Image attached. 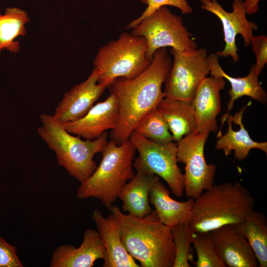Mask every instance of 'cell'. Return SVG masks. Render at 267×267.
<instances>
[{"instance_id":"obj_1","label":"cell","mask_w":267,"mask_h":267,"mask_svg":"<svg viewBox=\"0 0 267 267\" xmlns=\"http://www.w3.org/2000/svg\"><path fill=\"white\" fill-rule=\"evenodd\" d=\"M172 64L166 48L157 49L149 67L132 79L118 78L108 87L117 97L119 117L110 137L117 145L129 139L139 121L165 97L162 87Z\"/></svg>"},{"instance_id":"obj_2","label":"cell","mask_w":267,"mask_h":267,"mask_svg":"<svg viewBox=\"0 0 267 267\" xmlns=\"http://www.w3.org/2000/svg\"><path fill=\"white\" fill-rule=\"evenodd\" d=\"M110 211L119 225L123 245L141 267H173L175 247L171 228L155 211L142 217L124 214L116 205Z\"/></svg>"},{"instance_id":"obj_3","label":"cell","mask_w":267,"mask_h":267,"mask_svg":"<svg viewBox=\"0 0 267 267\" xmlns=\"http://www.w3.org/2000/svg\"><path fill=\"white\" fill-rule=\"evenodd\" d=\"M254 203L250 191L239 182L213 184L194 199L188 224L195 233L239 225L254 210Z\"/></svg>"},{"instance_id":"obj_4","label":"cell","mask_w":267,"mask_h":267,"mask_svg":"<svg viewBox=\"0 0 267 267\" xmlns=\"http://www.w3.org/2000/svg\"><path fill=\"white\" fill-rule=\"evenodd\" d=\"M40 119L42 125L37 133L55 153L58 165L81 183L84 182L97 167L93 157L107 143V132L94 139L84 140L68 132L51 115L42 114Z\"/></svg>"},{"instance_id":"obj_5","label":"cell","mask_w":267,"mask_h":267,"mask_svg":"<svg viewBox=\"0 0 267 267\" xmlns=\"http://www.w3.org/2000/svg\"><path fill=\"white\" fill-rule=\"evenodd\" d=\"M136 151L130 139L120 145L112 139L108 142L99 165L81 183L77 198L97 199L110 210L124 185L135 175L133 162Z\"/></svg>"},{"instance_id":"obj_6","label":"cell","mask_w":267,"mask_h":267,"mask_svg":"<svg viewBox=\"0 0 267 267\" xmlns=\"http://www.w3.org/2000/svg\"><path fill=\"white\" fill-rule=\"evenodd\" d=\"M145 39L132 33H122L117 40L101 46L93 60L99 73L98 82L107 88L116 78L133 79L150 65Z\"/></svg>"},{"instance_id":"obj_7","label":"cell","mask_w":267,"mask_h":267,"mask_svg":"<svg viewBox=\"0 0 267 267\" xmlns=\"http://www.w3.org/2000/svg\"><path fill=\"white\" fill-rule=\"evenodd\" d=\"M132 29V34L145 39L147 46L146 56L150 62L154 52L159 48L171 47L179 51L198 48L182 17L171 12L167 6L156 10Z\"/></svg>"},{"instance_id":"obj_8","label":"cell","mask_w":267,"mask_h":267,"mask_svg":"<svg viewBox=\"0 0 267 267\" xmlns=\"http://www.w3.org/2000/svg\"><path fill=\"white\" fill-rule=\"evenodd\" d=\"M129 139L138 151L133 167L138 173L154 174L163 179L177 197L184 193L183 174L178 165L177 143H158L150 140L134 131Z\"/></svg>"},{"instance_id":"obj_9","label":"cell","mask_w":267,"mask_h":267,"mask_svg":"<svg viewBox=\"0 0 267 267\" xmlns=\"http://www.w3.org/2000/svg\"><path fill=\"white\" fill-rule=\"evenodd\" d=\"M174 60L165 82V97L192 101L202 81L210 73L205 48L179 51L173 48Z\"/></svg>"},{"instance_id":"obj_10","label":"cell","mask_w":267,"mask_h":267,"mask_svg":"<svg viewBox=\"0 0 267 267\" xmlns=\"http://www.w3.org/2000/svg\"><path fill=\"white\" fill-rule=\"evenodd\" d=\"M210 133L196 131L177 142V161L184 164V192L196 198L214 184L216 166L207 163L204 147Z\"/></svg>"},{"instance_id":"obj_11","label":"cell","mask_w":267,"mask_h":267,"mask_svg":"<svg viewBox=\"0 0 267 267\" xmlns=\"http://www.w3.org/2000/svg\"><path fill=\"white\" fill-rule=\"evenodd\" d=\"M201 8L215 15L220 20L224 35L225 46L222 51L216 52L218 57L231 56L234 62L239 60L238 48L236 44L237 35H240L244 45H251L253 31H257L258 25L249 21L243 5V0H233L232 10L228 12L225 10L217 0H200Z\"/></svg>"},{"instance_id":"obj_12","label":"cell","mask_w":267,"mask_h":267,"mask_svg":"<svg viewBox=\"0 0 267 267\" xmlns=\"http://www.w3.org/2000/svg\"><path fill=\"white\" fill-rule=\"evenodd\" d=\"M99 73L94 68L84 82L66 92L52 115L61 124L83 117L93 106L107 87L98 82Z\"/></svg>"},{"instance_id":"obj_13","label":"cell","mask_w":267,"mask_h":267,"mask_svg":"<svg viewBox=\"0 0 267 267\" xmlns=\"http://www.w3.org/2000/svg\"><path fill=\"white\" fill-rule=\"evenodd\" d=\"M119 117L117 97L111 94L104 101L93 105L82 118L62 124L69 133L86 139H94L108 130L114 129Z\"/></svg>"},{"instance_id":"obj_14","label":"cell","mask_w":267,"mask_h":267,"mask_svg":"<svg viewBox=\"0 0 267 267\" xmlns=\"http://www.w3.org/2000/svg\"><path fill=\"white\" fill-rule=\"evenodd\" d=\"M222 77H206L199 84L193 100L196 131L216 133L219 127L216 118L221 110L220 91L225 86Z\"/></svg>"},{"instance_id":"obj_15","label":"cell","mask_w":267,"mask_h":267,"mask_svg":"<svg viewBox=\"0 0 267 267\" xmlns=\"http://www.w3.org/2000/svg\"><path fill=\"white\" fill-rule=\"evenodd\" d=\"M228 267H257V259L237 225L227 224L209 232Z\"/></svg>"},{"instance_id":"obj_16","label":"cell","mask_w":267,"mask_h":267,"mask_svg":"<svg viewBox=\"0 0 267 267\" xmlns=\"http://www.w3.org/2000/svg\"><path fill=\"white\" fill-rule=\"evenodd\" d=\"M105 248L97 230L88 228L79 247L67 244L58 246L53 252L50 267H91L98 259H103Z\"/></svg>"},{"instance_id":"obj_17","label":"cell","mask_w":267,"mask_h":267,"mask_svg":"<svg viewBox=\"0 0 267 267\" xmlns=\"http://www.w3.org/2000/svg\"><path fill=\"white\" fill-rule=\"evenodd\" d=\"M92 219L105 248L103 267H140L123 245L119 225L112 213L105 218L95 210Z\"/></svg>"},{"instance_id":"obj_18","label":"cell","mask_w":267,"mask_h":267,"mask_svg":"<svg viewBox=\"0 0 267 267\" xmlns=\"http://www.w3.org/2000/svg\"><path fill=\"white\" fill-rule=\"evenodd\" d=\"M208 62L211 76L222 77L228 81L231 85V89L228 92L230 99L227 103V111L221 119V128L217 134L218 137L222 134V129L236 100L243 96H247L266 104L267 93L259 83V76L256 74L254 64L251 66L246 76L236 78L228 75L223 70L219 63V57L215 54L208 56Z\"/></svg>"},{"instance_id":"obj_19","label":"cell","mask_w":267,"mask_h":267,"mask_svg":"<svg viewBox=\"0 0 267 267\" xmlns=\"http://www.w3.org/2000/svg\"><path fill=\"white\" fill-rule=\"evenodd\" d=\"M251 103L250 101L233 116L229 114L226 120L227 131L218 137L215 145L216 149L222 150L225 156L234 151V158L239 161L245 159L253 149H259L267 154V142L253 140L243 124L244 112Z\"/></svg>"},{"instance_id":"obj_20","label":"cell","mask_w":267,"mask_h":267,"mask_svg":"<svg viewBox=\"0 0 267 267\" xmlns=\"http://www.w3.org/2000/svg\"><path fill=\"white\" fill-rule=\"evenodd\" d=\"M160 178L157 175L136 172L122 188L118 198L122 202V211L142 217L153 210L149 197L151 190Z\"/></svg>"},{"instance_id":"obj_21","label":"cell","mask_w":267,"mask_h":267,"mask_svg":"<svg viewBox=\"0 0 267 267\" xmlns=\"http://www.w3.org/2000/svg\"><path fill=\"white\" fill-rule=\"evenodd\" d=\"M150 204L153 205L160 220L164 224L172 227L182 222H188L194 199L178 201L170 196L169 189L160 180L153 187L149 194Z\"/></svg>"},{"instance_id":"obj_22","label":"cell","mask_w":267,"mask_h":267,"mask_svg":"<svg viewBox=\"0 0 267 267\" xmlns=\"http://www.w3.org/2000/svg\"><path fill=\"white\" fill-rule=\"evenodd\" d=\"M165 120L174 141L197 129L192 101L165 97L157 106Z\"/></svg>"},{"instance_id":"obj_23","label":"cell","mask_w":267,"mask_h":267,"mask_svg":"<svg viewBox=\"0 0 267 267\" xmlns=\"http://www.w3.org/2000/svg\"><path fill=\"white\" fill-rule=\"evenodd\" d=\"M247 239L260 267H267V220L261 212L253 210L245 221L237 225Z\"/></svg>"},{"instance_id":"obj_24","label":"cell","mask_w":267,"mask_h":267,"mask_svg":"<svg viewBox=\"0 0 267 267\" xmlns=\"http://www.w3.org/2000/svg\"><path fill=\"white\" fill-rule=\"evenodd\" d=\"M29 21L27 13L18 7H9L0 13V53L3 49L13 53L19 50V43L15 39L26 35Z\"/></svg>"},{"instance_id":"obj_25","label":"cell","mask_w":267,"mask_h":267,"mask_svg":"<svg viewBox=\"0 0 267 267\" xmlns=\"http://www.w3.org/2000/svg\"><path fill=\"white\" fill-rule=\"evenodd\" d=\"M134 131L154 142L166 143L174 141L168 125L157 107L142 117Z\"/></svg>"},{"instance_id":"obj_26","label":"cell","mask_w":267,"mask_h":267,"mask_svg":"<svg viewBox=\"0 0 267 267\" xmlns=\"http://www.w3.org/2000/svg\"><path fill=\"white\" fill-rule=\"evenodd\" d=\"M197 253V267H226L218 246L209 232L195 233L192 240Z\"/></svg>"},{"instance_id":"obj_27","label":"cell","mask_w":267,"mask_h":267,"mask_svg":"<svg viewBox=\"0 0 267 267\" xmlns=\"http://www.w3.org/2000/svg\"><path fill=\"white\" fill-rule=\"evenodd\" d=\"M171 228L175 247L173 267H191L189 261L194 232L188 222L179 223Z\"/></svg>"},{"instance_id":"obj_28","label":"cell","mask_w":267,"mask_h":267,"mask_svg":"<svg viewBox=\"0 0 267 267\" xmlns=\"http://www.w3.org/2000/svg\"><path fill=\"white\" fill-rule=\"evenodd\" d=\"M146 5V8L137 18L131 21L127 26V29H132L142 19L163 6H171L178 8L183 14H190L193 9L186 0H140Z\"/></svg>"},{"instance_id":"obj_29","label":"cell","mask_w":267,"mask_h":267,"mask_svg":"<svg viewBox=\"0 0 267 267\" xmlns=\"http://www.w3.org/2000/svg\"><path fill=\"white\" fill-rule=\"evenodd\" d=\"M251 45L256 56L255 72L259 76L267 63V37L264 35L253 36Z\"/></svg>"},{"instance_id":"obj_30","label":"cell","mask_w":267,"mask_h":267,"mask_svg":"<svg viewBox=\"0 0 267 267\" xmlns=\"http://www.w3.org/2000/svg\"><path fill=\"white\" fill-rule=\"evenodd\" d=\"M15 246L0 236V267H23Z\"/></svg>"},{"instance_id":"obj_31","label":"cell","mask_w":267,"mask_h":267,"mask_svg":"<svg viewBox=\"0 0 267 267\" xmlns=\"http://www.w3.org/2000/svg\"><path fill=\"white\" fill-rule=\"evenodd\" d=\"M260 0H245L243 5L246 14L252 15L256 13L259 10V2Z\"/></svg>"}]
</instances>
